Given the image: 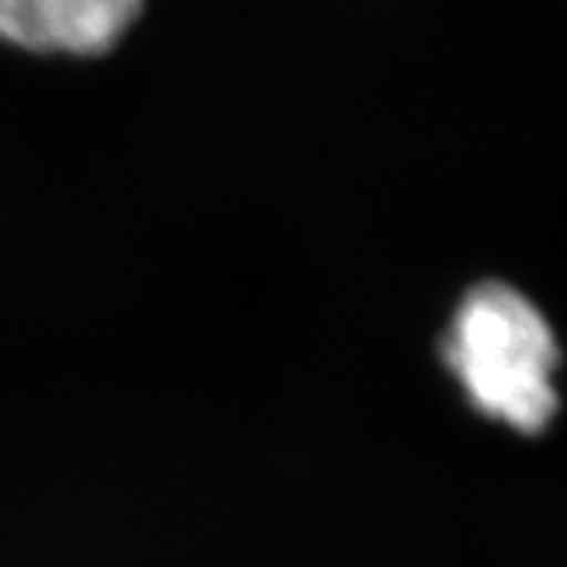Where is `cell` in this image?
Here are the masks:
<instances>
[{
	"label": "cell",
	"instance_id": "obj_1",
	"mask_svg": "<svg viewBox=\"0 0 567 567\" xmlns=\"http://www.w3.org/2000/svg\"><path fill=\"white\" fill-rule=\"evenodd\" d=\"M447 369L480 413L539 435L558 413V341L546 316L507 284H480L447 331Z\"/></svg>",
	"mask_w": 567,
	"mask_h": 567
},
{
	"label": "cell",
	"instance_id": "obj_2",
	"mask_svg": "<svg viewBox=\"0 0 567 567\" xmlns=\"http://www.w3.org/2000/svg\"><path fill=\"white\" fill-rule=\"evenodd\" d=\"M142 0H0V39L32 51L99 54L121 39Z\"/></svg>",
	"mask_w": 567,
	"mask_h": 567
}]
</instances>
